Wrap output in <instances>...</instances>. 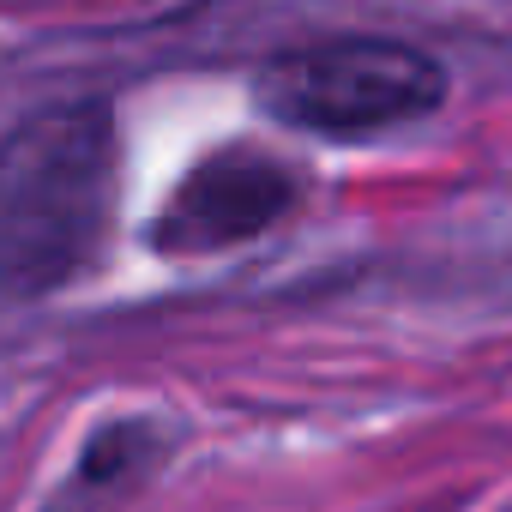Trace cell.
Returning a JSON list of instances; mask_svg holds the SVG:
<instances>
[{"mask_svg": "<svg viewBox=\"0 0 512 512\" xmlns=\"http://www.w3.org/2000/svg\"><path fill=\"white\" fill-rule=\"evenodd\" d=\"M452 73L434 49L392 31H332L296 49H278L253 67V103L278 127L332 145H368L440 115Z\"/></svg>", "mask_w": 512, "mask_h": 512, "instance_id": "cell-2", "label": "cell"}, {"mask_svg": "<svg viewBox=\"0 0 512 512\" xmlns=\"http://www.w3.org/2000/svg\"><path fill=\"white\" fill-rule=\"evenodd\" d=\"M121 127L103 97H67L0 133V296L49 302L97 253L115 223Z\"/></svg>", "mask_w": 512, "mask_h": 512, "instance_id": "cell-1", "label": "cell"}, {"mask_svg": "<svg viewBox=\"0 0 512 512\" xmlns=\"http://www.w3.org/2000/svg\"><path fill=\"white\" fill-rule=\"evenodd\" d=\"M169 458V428L151 416H121L103 422L73 470V500H97V494H139V482H151V470Z\"/></svg>", "mask_w": 512, "mask_h": 512, "instance_id": "cell-4", "label": "cell"}, {"mask_svg": "<svg viewBox=\"0 0 512 512\" xmlns=\"http://www.w3.org/2000/svg\"><path fill=\"white\" fill-rule=\"evenodd\" d=\"M302 205V175L266 145H217L205 151L157 205L151 247L163 260H205L272 235Z\"/></svg>", "mask_w": 512, "mask_h": 512, "instance_id": "cell-3", "label": "cell"}]
</instances>
